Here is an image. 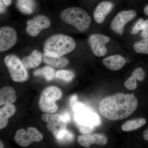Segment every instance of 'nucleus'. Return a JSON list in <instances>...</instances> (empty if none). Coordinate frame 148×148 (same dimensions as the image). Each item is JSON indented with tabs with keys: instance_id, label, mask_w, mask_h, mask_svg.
Masks as SVG:
<instances>
[{
	"instance_id": "nucleus-1",
	"label": "nucleus",
	"mask_w": 148,
	"mask_h": 148,
	"mask_svg": "<svg viewBox=\"0 0 148 148\" xmlns=\"http://www.w3.org/2000/svg\"><path fill=\"white\" fill-rule=\"evenodd\" d=\"M138 106V99L134 94L119 92L102 100L99 104V110L107 119L119 120L130 116Z\"/></svg>"
},
{
	"instance_id": "nucleus-2",
	"label": "nucleus",
	"mask_w": 148,
	"mask_h": 148,
	"mask_svg": "<svg viewBox=\"0 0 148 148\" xmlns=\"http://www.w3.org/2000/svg\"><path fill=\"white\" fill-rule=\"evenodd\" d=\"M71 108L75 112L74 120L82 134H90L95 127L101 125V119L99 115L83 103L77 101Z\"/></svg>"
},
{
	"instance_id": "nucleus-3",
	"label": "nucleus",
	"mask_w": 148,
	"mask_h": 148,
	"mask_svg": "<svg viewBox=\"0 0 148 148\" xmlns=\"http://www.w3.org/2000/svg\"><path fill=\"white\" fill-rule=\"evenodd\" d=\"M76 43L71 37L64 34H56L47 39L43 45L44 54L51 57H61L71 52Z\"/></svg>"
},
{
	"instance_id": "nucleus-4",
	"label": "nucleus",
	"mask_w": 148,
	"mask_h": 148,
	"mask_svg": "<svg viewBox=\"0 0 148 148\" xmlns=\"http://www.w3.org/2000/svg\"><path fill=\"white\" fill-rule=\"evenodd\" d=\"M61 19L66 24L76 28L80 32L87 30L90 26L91 19L87 12L79 7H70L61 12Z\"/></svg>"
},
{
	"instance_id": "nucleus-5",
	"label": "nucleus",
	"mask_w": 148,
	"mask_h": 148,
	"mask_svg": "<svg viewBox=\"0 0 148 148\" xmlns=\"http://www.w3.org/2000/svg\"><path fill=\"white\" fill-rule=\"evenodd\" d=\"M62 95L61 89L56 86L46 88L42 92L39 101L41 110L47 113L55 112L58 109L56 101L60 99Z\"/></svg>"
},
{
	"instance_id": "nucleus-6",
	"label": "nucleus",
	"mask_w": 148,
	"mask_h": 148,
	"mask_svg": "<svg viewBox=\"0 0 148 148\" xmlns=\"http://www.w3.org/2000/svg\"><path fill=\"white\" fill-rule=\"evenodd\" d=\"M5 64L12 79L17 82L27 81L29 75L24 64L16 56L10 54L4 58Z\"/></svg>"
},
{
	"instance_id": "nucleus-7",
	"label": "nucleus",
	"mask_w": 148,
	"mask_h": 148,
	"mask_svg": "<svg viewBox=\"0 0 148 148\" xmlns=\"http://www.w3.org/2000/svg\"><path fill=\"white\" fill-rule=\"evenodd\" d=\"M42 119L47 123L48 130L57 140L63 138L68 130L66 129L68 122L62 115L44 114Z\"/></svg>"
},
{
	"instance_id": "nucleus-8",
	"label": "nucleus",
	"mask_w": 148,
	"mask_h": 148,
	"mask_svg": "<svg viewBox=\"0 0 148 148\" xmlns=\"http://www.w3.org/2000/svg\"><path fill=\"white\" fill-rule=\"evenodd\" d=\"M43 139L42 134L33 127L27 128V131L24 129L18 130L15 133L14 140L21 147H27L34 142H40Z\"/></svg>"
},
{
	"instance_id": "nucleus-9",
	"label": "nucleus",
	"mask_w": 148,
	"mask_h": 148,
	"mask_svg": "<svg viewBox=\"0 0 148 148\" xmlns=\"http://www.w3.org/2000/svg\"><path fill=\"white\" fill-rule=\"evenodd\" d=\"M27 25V34L31 36L36 37L39 34L41 31L50 27L51 21L45 15H38L28 20Z\"/></svg>"
},
{
	"instance_id": "nucleus-10",
	"label": "nucleus",
	"mask_w": 148,
	"mask_h": 148,
	"mask_svg": "<svg viewBox=\"0 0 148 148\" xmlns=\"http://www.w3.org/2000/svg\"><path fill=\"white\" fill-rule=\"evenodd\" d=\"M110 40L109 37L100 34H93L90 35L88 39L93 53L99 57L106 55L107 52L106 45Z\"/></svg>"
},
{
	"instance_id": "nucleus-11",
	"label": "nucleus",
	"mask_w": 148,
	"mask_h": 148,
	"mask_svg": "<svg viewBox=\"0 0 148 148\" xmlns=\"http://www.w3.org/2000/svg\"><path fill=\"white\" fill-rule=\"evenodd\" d=\"M136 15V12L133 10L120 12L111 22V29L116 34H122L125 25L135 18Z\"/></svg>"
},
{
	"instance_id": "nucleus-12",
	"label": "nucleus",
	"mask_w": 148,
	"mask_h": 148,
	"mask_svg": "<svg viewBox=\"0 0 148 148\" xmlns=\"http://www.w3.org/2000/svg\"><path fill=\"white\" fill-rule=\"evenodd\" d=\"M16 30L10 27H1L0 28V51H6L15 45L17 41Z\"/></svg>"
},
{
	"instance_id": "nucleus-13",
	"label": "nucleus",
	"mask_w": 148,
	"mask_h": 148,
	"mask_svg": "<svg viewBox=\"0 0 148 148\" xmlns=\"http://www.w3.org/2000/svg\"><path fill=\"white\" fill-rule=\"evenodd\" d=\"M77 142L81 146L89 148L93 144L100 146L105 145L108 142V139L103 134H83L78 137Z\"/></svg>"
},
{
	"instance_id": "nucleus-14",
	"label": "nucleus",
	"mask_w": 148,
	"mask_h": 148,
	"mask_svg": "<svg viewBox=\"0 0 148 148\" xmlns=\"http://www.w3.org/2000/svg\"><path fill=\"white\" fill-rule=\"evenodd\" d=\"M113 8V3L111 2H101L97 6L93 12V17L95 21L98 24L103 23L106 16L110 13Z\"/></svg>"
},
{
	"instance_id": "nucleus-15",
	"label": "nucleus",
	"mask_w": 148,
	"mask_h": 148,
	"mask_svg": "<svg viewBox=\"0 0 148 148\" xmlns=\"http://www.w3.org/2000/svg\"><path fill=\"white\" fill-rule=\"evenodd\" d=\"M103 63L107 69L111 71H116L121 69L124 66L126 60L122 56L116 54L104 58Z\"/></svg>"
},
{
	"instance_id": "nucleus-16",
	"label": "nucleus",
	"mask_w": 148,
	"mask_h": 148,
	"mask_svg": "<svg viewBox=\"0 0 148 148\" xmlns=\"http://www.w3.org/2000/svg\"><path fill=\"white\" fill-rule=\"evenodd\" d=\"M145 73L142 68H136L132 72V75L124 83L125 87L129 90H134L137 87V80L142 81L145 79Z\"/></svg>"
},
{
	"instance_id": "nucleus-17",
	"label": "nucleus",
	"mask_w": 148,
	"mask_h": 148,
	"mask_svg": "<svg viewBox=\"0 0 148 148\" xmlns=\"http://www.w3.org/2000/svg\"><path fill=\"white\" fill-rule=\"evenodd\" d=\"M42 60V56L39 51L35 49L29 56L22 58V63L27 69H34L39 66Z\"/></svg>"
},
{
	"instance_id": "nucleus-18",
	"label": "nucleus",
	"mask_w": 148,
	"mask_h": 148,
	"mask_svg": "<svg viewBox=\"0 0 148 148\" xmlns=\"http://www.w3.org/2000/svg\"><path fill=\"white\" fill-rule=\"evenodd\" d=\"M16 92L13 88L7 86L0 90V106L11 104L16 101Z\"/></svg>"
},
{
	"instance_id": "nucleus-19",
	"label": "nucleus",
	"mask_w": 148,
	"mask_h": 148,
	"mask_svg": "<svg viewBox=\"0 0 148 148\" xmlns=\"http://www.w3.org/2000/svg\"><path fill=\"white\" fill-rule=\"evenodd\" d=\"M16 108L14 105L7 104L4 105L0 110V129L6 127L8 119L15 114Z\"/></svg>"
},
{
	"instance_id": "nucleus-20",
	"label": "nucleus",
	"mask_w": 148,
	"mask_h": 148,
	"mask_svg": "<svg viewBox=\"0 0 148 148\" xmlns=\"http://www.w3.org/2000/svg\"><path fill=\"white\" fill-rule=\"evenodd\" d=\"M44 61L49 66L57 68L63 69L69 65V61L67 58L62 57H51L44 55Z\"/></svg>"
},
{
	"instance_id": "nucleus-21",
	"label": "nucleus",
	"mask_w": 148,
	"mask_h": 148,
	"mask_svg": "<svg viewBox=\"0 0 148 148\" xmlns=\"http://www.w3.org/2000/svg\"><path fill=\"white\" fill-rule=\"evenodd\" d=\"M16 6L21 13L30 14L35 10L36 3L35 0H17Z\"/></svg>"
},
{
	"instance_id": "nucleus-22",
	"label": "nucleus",
	"mask_w": 148,
	"mask_h": 148,
	"mask_svg": "<svg viewBox=\"0 0 148 148\" xmlns=\"http://www.w3.org/2000/svg\"><path fill=\"white\" fill-rule=\"evenodd\" d=\"M146 123V120L144 118H139L137 119L128 121L124 123L121 125V128L125 132L132 131L142 127Z\"/></svg>"
},
{
	"instance_id": "nucleus-23",
	"label": "nucleus",
	"mask_w": 148,
	"mask_h": 148,
	"mask_svg": "<svg viewBox=\"0 0 148 148\" xmlns=\"http://www.w3.org/2000/svg\"><path fill=\"white\" fill-rule=\"evenodd\" d=\"M35 76H42L47 80L50 81L56 77V73L52 67L46 66L42 69H38L34 73Z\"/></svg>"
},
{
	"instance_id": "nucleus-24",
	"label": "nucleus",
	"mask_w": 148,
	"mask_h": 148,
	"mask_svg": "<svg viewBox=\"0 0 148 148\" xmlns=\"http://www.w3.org/2000/svg\"><path fill=\"white\" fill-rule=\"evenodd\" d=\"M133 48L137 53L148 54V36L144 39L135 42Z\"/></svg>"
},
{
	"instance_id": "nucleus-25",
	"label": "nucleus",
	"mask_w": 148,
	"mask_h": 148,
	"mask_svg": "<svg viewBox=\"0 0 148 148\" xmlns=\"http://www.w3.org/2000/svg\"><path fill=\"white\" fill-rule=\"evenodd\" d=\"M75 76V74L71 71L61 70L56 72V77L66 82L71 81Z\"/></svg>"
},
{
	"instance_id": "nucleus-26",
	"label": "nucleus",
	"mask_w": 148,
	"mask_h": 148,
	"mask_svg": "<svg viewBox=\"0 0 148 148\" xmlns=\"http://www.w3.org/2000/svg\"><path fill=\"white\" fill-rule=\"evenodd\" d=\"M144 24H145V21L143 18H140L138 19L132 29L131 34L133 35H135L138 34L140 31H142Z\"/></svg>"
},
{
	"instance_id": "nucleus-27",
	"label": "nucleus",
	"mask_w": 148,
	"mask_h": 148,
	"mask_svg": "<svg viewBox=\"0 0 148 148\" xmlns=\"http://www.w3.org/2000/svg\"><path fill=\"white\" fill-rule=\"evenodd\" d=\"M74 135L73 133L69 130L66 132L64 137L60 140H57L60 143H68L71 142L74 140Z\"/></svg>"
},
{
	"instance_id": "nucleus-28",
	"label": "nucleus",
	"mask_w": 148,
	"mask_h": 148,
	"mask_svg": "<svg viewBox=\"0 0 148 148\" xmlns=\"http://www.w3.org/2000/svg\"><path fill=\"white\" fill-rule=\"evenodd\" d=\"M141 36L143 38H146L148 36V20L145 21L143 29L141 34Z\"/></svg>"
},
{
	"instance_id": "nucleus-29",
	"label": "nucleus",
	"mask_w": 148,
	"mask_h": 148,
	"mask_svg": "<svg viewBox=\"0 0 148 148\" xmlns=\"http://www.w3.org/2000/svg\"><path fill=\"white\" fill-rule=\"evenodd\" d=\"M78 101V97L76 95H73L71 98H70V105L71 106H72L75 104L76 102Z\"/></svg>"
},
{
	"instance_id": "nucleus-30",
	"label": "nucleus",
	"mask_w": 148,
	"mask_h": 148,
	"mask_svg": "<svg viewBox=\"0 0 148 148\" xmlns=\"http://www.w3.org/2000/svg\"><path fill=\"white\" fill-rule=\"evenodd\" d=\"M61 115L63 116L64 118L65 119L66 121L68 122V123H69V122L70 121V120H71V118H70V116L69 114L67 112H64V113H63Z\"/></svg>"
},
{
	"instance_id": "nucleus-31",
	"label": "nucleus",
	"mask_w": 148,
	"mask_h": 148,
	"mask_svg": "<svg viewBox=\"0 0 148 148\" xmlns=\"http://www.w3.org/2000/svg\"><path fill=\"white\" fill-rule=\"evenodd\" d=\"M143 137L145 140L148 141V127L147 129L143 132Z\"/></svg>"
},
{
	"instance_id": "nucleus-32",
	"label": "nucleus",
	"mask_w": 148,
	"mask_h": 148,
	"mask_svg": "<svg viewBox=\"0 0 148 148\" xmlns=\"http://www.w3.org/2000/svg\"><path fill=\"white\" fill-rule=\"evenodd\" d=\"M5 5L8 6L11 4V0H2Z\"/></svg>"
},
{
	"instance_id": "nucleus-33",
	"label": "nucleus",
	"mask_w": 148,
	"mask_h": 148,
	"mask_svg": "<svg viewBox=\"0 0 148 148\" xmlns=\"http://www.w3.org/2000/svg\"><path fill=\"white\" fill-rule=\"evenodd\" d=\"M0 2H1V14L4 12L5 10V8L1 0Z\"/></svg>"
},
{
	"instance_id": "nucleus-34",
	"label": "nucleus",
	"mask_w": 148,
	"mask_h": 148,
	"mask_svg": "<svg viewBox=\"0 0 148 148\" xmlns=\"http://www.w3.org/2000/svg\"><path fill=\"white\" fill-rule=\"evenodd\" d=\"M144 12L145 14L148 16V5L145 7V8H144Z\"/></svg>"
},
{
	"instance_id": "nucleus-35",
	"label": "nucleus",
	"mask_w": 148,
	"mask_h": 148,
	"mask_svg": "<svg viewBox=\"0 0 148 148\" xmlns=\"http://www.w3.org/2000/svg\"><path fill=\"white\" fill-rule=\"evenodd\" d=\"M0 145H0V148H2L4 147L3 144L1 141H0Z\"/></svg>"
}]
</instances>
